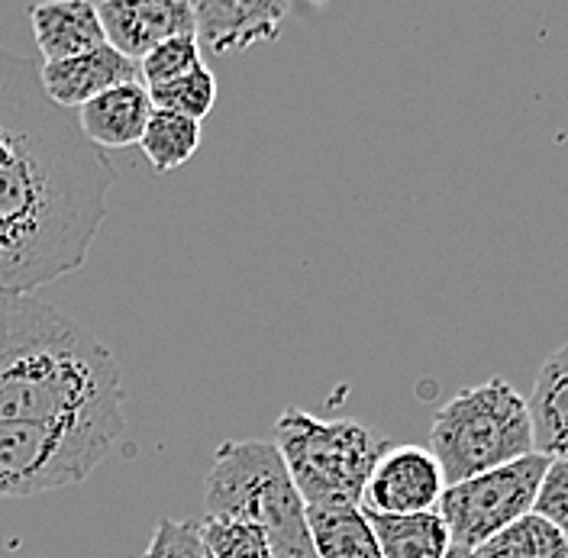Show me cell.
Masks as SVG:
<instances>
[{
	"mask_svg": "<svg viewBox=\"0 0 568 558\" xmlns=\"http://www.w3.org/2000/svg\"><path fill=\"white\" fill-rule=\"evenodd\" d=\"M116 181L78 116L52 106L0 159V294H33L88 262Z\"/></svg>",
	"mask_w": 568,
	"mask_h": 558,
	"instance_id": "1",
	"label": "cell"
},
{
	"mask_svg": "<svg viewBox=\"0 0 568 558\" xmlns=\"http://www.w3.org/2000/svg\"><path fill=\"white\" fill-rule=\"evenodd\" d=\"M0 423L123 436L113 352L33 294H0Z\"/></svg>",
	"mask_w": 568,
	"mask_h": 558,
	"instance_id": "2",
	"label": "cell"
},
{
	"mask_svg": "<svg viewBox=\"0 0 568 558\" xmlns=\"http://www.w3.org/2000/svg\"><path fill=\"white\" fill-rule=\"evenodd\" d=\"M204 507L207 517L262 526L272 539L275 558H317L307 526V504L294 488L275 443H223L213 453L204 481Z\"/></svg>",
	"mask_w": 568,
	"mask_h": 558,
	"instance_id": "3",
	"label": "cell"
},
{
	"mask_svg": "<svg viewBox=\"0 0 568 558\" xmlns=\"http://www.w3.org/2000/svg\"><path fill=\"white\" fill-rule=\"evenodd\" d=\"M429 453L436 455L446 485L527 458L536 453L527 397L504 378L462 387L433 417Z\"/></svg>",
	"mask_w": 568,
	"mask_h": 558,
	"instance_id": "4",
	"label": "cell"
},
{
	"mask_svg": "<svg viewBox=\"0 0 568 558\" xmlns=\"http://www.w3.org/2000/svg\"><path fill=\"white\" fill-rule=\"evenodd\" d=\"M275 446L307 510L362 507L368 475L388 449L355 419H320L301 407H287L278 417Z\"/></svg>",
	"mask_w": 568,
	"mask_h": 558,
	"instance_id": "5",
	"label": "cell"
},
{
	"mask_svg": "<svg viewBox=\"0 0 568 558\" xmlns=\"http://www.w3.org/2000/svg\"><path fill=\"white\" fill-rule=\"evenodd\" d=\"M120 436L59 429L33 423H0V500L33 497L84 481Z\"/></svg>",
	"mask_w": 568,
	"mask_h": 558,
	"instance_id": "6",
	"label": "cell"
},
{
	"mask_svg": "<svg viewBox=\"0 0 568 558\" xmlns=\"http://www.w3.org/2000/svg\"><path fill=\"white\" fill-rule=\"evenodd\" d=\"M546 468L549 458L532 453L510 465H500L495 471L449 485L436 514L449 529L453 546L465 552H478L497 532L530 517Z\"/></svg>",
	"mask_w": 568,
	"mask_h": 558,
	"instance_id": "7",
	"label": "cell"
},
{
	"mask_svg": "<svg viewBox=\"0 0 568 558\" xmlns=\"http://www.w3.org/2000/svg\"><path fill=\"white\" fill-rule=\"evenodd\" d=\"M446 488V475L426 446H388L368 475L362 510L372 517L433 514Z\"/></svg>",
	"mask_w": 568,
	"mask_h": 558,
	"instance_id": "8",
	"label": "cell"
},
{
	"mask_svg": "<svg viewBox=\"0 0 568 558\" xmlns=\"http://www.w3.org/2000/svg\"><path fill=\"white\" fill-rule=\"evenodd\" d=\"M106 45L142 62L155 45L175 35H197L194 3L187 0H104L98 3Z\"/></svg>",
	"mask_w": 568,
	"mask_h": 558,
	"instance_id": "9",
	"label": "cell"
},
{
	"mask_svg": "<svg viewBox=\"0 0 568 558\" xmlns=\"http://www.w3.org/2000/svg\"><path fill=\"white\" fill-rule=\"evenodd\" d=\"M291 7L282 0H201L194 3L197 42L213 55H236L282 35Z\"/></svg>",
	"mask_w": 568,
	"mask_h": 558,
	"instance_id": "10",
	"label": "cell"
},
{
	"mask_svg": "<svg viewBox=\"0 0 568 558\" xmlns=\"http://www.w3.org/2000/svg\"><path fill=\"white\" fill-rule=\"evenodd\" d=\"M42 91L59 110H81L101 98L110 88L140 81V62L126 59L113 45H101L84 55H71L62 62H42L39 69Z\"/></svg>",
	"mask_w": 568,
	"mask_h": 558,
	"instance_id": "11",
	"label": "cell"
},
{
	"mask_svg": "<svg viewBox=\"0 0 568 558\" xmlns=\"http://www.w3.org/2000/svg\"><path fill=\"white\" fill-rule=\"evenodd\" d=\"M30 23H33L36 49L42 52V62H62V59L84 55L106 45L98 3H88V0L36 3L30 10Z\"/></svg>",
	"mask_w": 568,
	"mask_h": 558,
	"instance_id": "12",
	"label": "cell"
},
{
	"mask_svg": "<svg viewBox=\"0 0 568 558\" xmlns=\"http://www.w3.org/2000/svg\"><path fill=\"white\" fill-rule=\"evenodd\" d=\"M152 98L142 81H130L120 88H110L101 98L78 110V126L84 140L98 149H126L140 145L142 133L152 116Z\"/></svg>",
	"mask_w": 568,
	"mask_h": 558,
	"instance_id": "13",
	"label": "cell"
},
{
	"mask_svg": "<svg viewBox=\"0 0 568 558\" xmlns=\"http://www.w3.org/2000/svg\"><path fill=\"white\" fill-rule=\"evenodd\" d=\"M532 423V449L546 458L568 461V343L559 346L536 372L527 400Z\"/></svg>",
	"mask_w": 568,
	"mask_h": 558,
	"instance_id": "14",
	"label": "cell"
},
{
	"mask_svg": "<svg viewBox=\"0 0 568 558\" xmlns=\"http://www.w3.org/2000/svg\"><path fill=\"white\" fill-rule=\"evenodd\" d=\"M42 91L39 65L33 59L13 55L0 45V159L17 145V140L33 130L52 110Z\"/></svg>",
	"mask_w": 568,
	"mask_h": 558,
	"instance_id": "15",
	"label": "cell"
},
{
	"mask_svg": "<svg viewBox=\"0 0 568 558\" xmlns=\"http://www.w3.org/2000/svg\"><path fill=\"white\" fill-rule=\"evenodd\" d=\"M307 526L317 558H385L362 507L307 510Z\"/></svg>",
	"mask_w": 568,
	"mask_h": 558,
	"instance_id": "16",
	"label": "cell"
},
{
	"mask_svg": "<svg viewBox=\"0 0 568 558\" xmlns=\"http://www.w3.org/2000/svg\"><path fill=\"white\" fill-rule=\"evenodd\" d=\"M372 529L378 536L385 558H449L453 539L443 517L417 514V517H372Z\"/></svg>",
	"mask_w": 568,
	"mask_h": 558,
	"instance_id": "17",
	"label": "cell"
},
{
	"mask_svg": "<svg viewBox=\"0 0 568 558\" xmlns=\"http://www.w3.org/2000/svg\"><path fill=\"white\" fill-rule=\"evenodd\" d=\"M140 149L145 162L152 165V172L159 175L175 172L184 162H191V155L201 149V123L169 113V110H152Z\"/></svg>",
	"mask_w": 568,
	"mask_h": 558,
	"instance_id": "18",
	"label": "cell"
},
{
	"mask_svg": "<svg viewBox=\"0 0 568 558\" xmlns=\"http://www.w3.org/2000/svg\"><path fill=\"white\" fill-rule=\"evenodd\" d=\"M475 558H568V536L530 514L488 539Z\"/></svg>",
	"mask_w": 568,
	"mask_h": 558,
	"instance_id": "19",
	"label": "cell"
},
{
	"mask_svg": "<svg viewBox=\"0 0 568 558\" xmlns=\"http://www.w3.org/2000/svg\"><path fill=\"white\" fill-rule=\"evenodd\" d=\"M201 539L211 558H275L268 532L246 520L207 517L201 524Z\"/></svg>",
	"mask_w": 568,
	"mask_h": 558,
	"instance_id": "20",
	"label": "cell"
},
{
	"mask_svg": "<svg viewBox=\"0 0 568 558\" xmlns=\"http://www.w3.org/2000/svg\"><path fill=\"white\" fill-rule=\"evenodd\" d=\"M149 98L155 110H169L178 116H187V120H204L216 104V78L213 71L204 69L191 71L184 78H175L169 84H159V88H149Z\"/></svg>",
	"mask_w": 568,
	"mask_h": 558,
	"instance_id": "21",
	"label": "cell"
},
{
	"mask_svg": "<svg viewBox=\"0 0 568 558\" xmlns=\"http://www.w3.org/2000/svg\"><path fill=\"white\" fill-rule=\"evenodd\" d=\"M197 69H204V49H201L197 35H175V39H165L162 45H155L142 59L140 81L145 88H159V84H169V81L184 78Z\"/></svg>",
	"mask_w": 568,
	"mask_h": 558,
	"instance_id": "22",
	"label": "cell"
},
{
	"mask_svg": "<svg viewBox=\"0 0 568 558\" xmlns=\"http://www.w3.org/2000/svg\"><path fill=\"white\" fill-rule=\"evenodd\" d=\"M142 558H211V552L201 539V526L162 517Z\"/></svg>",
	"mask_w": 568,
	"mask_h": 558,
	"instance_id": "23",
	"label": "cell"
},
{
	"mask_svg": "<svg viewBox=\"0 0 568 558\" xmlns=\"http://www.w3.org/2000/svg\"><path fill=\"white\" fill-rule=\"evenodd\" d=\"M532 514L542 517L546 524L562 529L568 536V461L566 458H549V468L536 490Z\"/></svg>",
	"mask_w": 568,
	"mask_h": 558,
	"instance_id": "24",
	"label": "cell"
},
{
	"mask_svg": "<svg viewBox=\"0 0 568 558\" xmlns=\"http://www.w3.org/2000/svg\"><path fill=\"white\" fill-rule=\"evenodd\" d=\"M449 558H475V552H465V549H456V546H453Z\"/></svg>",
	"mask_w": 568,
	"mask_h": 558,
	"instance_id": "25",
	"label": "cell"
}]
</instances>
